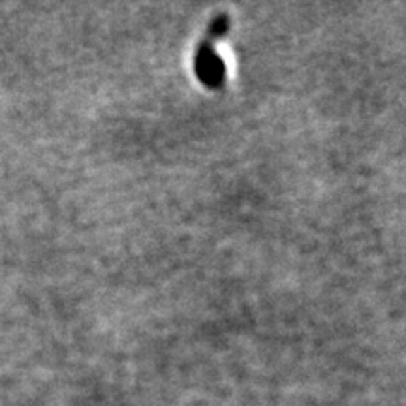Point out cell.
Here are the masks:
<instances>
[{
  "mask_svg": "<svg viewBox=\"0 0 406 406\" xmlns=\"http://www.w3.org/2000/svg\"><path fill=\"white\" fill-rule=\"evenodd\" d=\"M196 76L201 83L209 87V89H220L226 79V66H224L222 59L213 47V40L207 38L201 42L200 49L196 53L194 61Z\"/></svg>",
  "mask_w": 406,
  "mask_h": 406,
  "instance_id": "1",
  "label": "cell"
}]
</instances>
